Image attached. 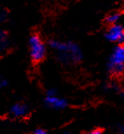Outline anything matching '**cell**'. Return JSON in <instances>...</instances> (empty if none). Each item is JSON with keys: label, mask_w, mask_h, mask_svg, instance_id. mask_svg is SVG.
Here are the masks:
<instances>
[{"label": "cell", "mask_w": 124, "mask_h": 134, "mask_svg": "<svg viewBox=\"0 0 124 134\" xmlns=\"http://www.w3.org/2000/svg\"><path fill=\"white\" fill-rule=\"evenodd\" d=\"M105 36L107 40L111 42L124 45V27L118 23L110 25L106 32Z\"/></svg>", "instance_id": "277c9868"}, {"label": "cell", "mask_w": 124, "mask_h": 134, "mask_svg": "<svg viewBox=\"0 0 124 134\" xmlns=\"http://www.w3.org/2000/svg\"><path fill=\"white\" fill-rule=\"evenodd\" d=\"M11 113L13 117L16 118L25 117L28 113V107L23 103H16L11 107Z\"/></svg>", "instance_id": "8992f818"}, {"label": "cell", "mask_w": 124, "mask_h": 134, "mask_svg": "<svg viewBox=\"0 0 124 134\" xmlns=\"http://www.w3.org/2000/svg\"><path fill=\"white\" fill-rule=\"evenodd\" d=\"M7 85V81L4 79V77H2L1 75H0V88L5 87Z\"/></svg>", "instance_id": "9c48e42d"}, {"label": "cell", "mask_w": 124, "mask_h": 134, "mask_svg": "<svg viewBox=\"0 0 124 134\" xmlns=\"http://www.w3.org/2000/svg\"><path fill=\"white\" fill-rule=\"evenodd\" d=\"M121 97H122L124 100V93H121Z\"/></svg>", "instance_id": "5bb4252c"}, {"label": "cell", "mask_w": 124, "mask_h": 134, "mask_svg": "<svg viewBox=\"0 0 124 134\" xmlns=\"http://www.w3.org/2000/svg\"><path fill=\"white\" fill-rule=\"evenodd\" d=\"M4 19H5V15L4 14H0V22H3Z\"/></svg>", "instance_id": "4fadbf2b"}, {"label": "cell", "mask_w": 124, "mask_h": 134, "mask_svg": "<svg viewBox=\"0 0 124 134\" xmlns=\"http://www.w3.org/2000/svg\"><path fill=\"white\" fill-rule=\"evenodd\" d=\"M34 134H47L46 131H45L44 130H41V129H39V130H37L35 131Z\"/></svg>", "instance_id": "7c38bea8"}, {"label": "cell", "mask_w": 124, "mask_h": 134, "mask_svg": "<svg viewBox=\"0 0 124 134\" xmlns=\"http://www.w3.org/2000/svg\"><path fill=\"white\" fill-rule=\"evenodd\" d=\"M108 70L111 75H119L124 70V45L118 44L114 47L108 62Z\"/></svg>", "instance_id": "7a4b0ae2"}, {"label": "cell", "mask_w": 124, "mask_h": 134, "mask_svg": "<svg viewBox=\"0 0 124 134\" xmlns=\"http://www.w3.org/2000/svg\"><path fill=\"white\" fill-rule=\"evenodd\" d=\"M61 134H69L68 132H63V133H61Z\"/></svg>", "instance_id": "9a60e30c"}, {"label": "cell", "mask_w": 124, "mask_h": 134, "mask_svg": "<svg viewBox=\"0 0 124 134\" xmlns=\"http://www.w3.org/2000/svg\"><path fill=\"white\" fill-rule=\"evenodd\" d=\"M117 130L120 134H124V124H121V125H118Z\"/></svg>", "instance_id": "30bf717a"}, {"label": "cell", "mask_w": 124, "mask_h": 134, "mask_svg": "<svg viewBox=\"0 0 124 134\" xmlns=\"http://www.w3.org/2000/svg\"><path fill=\"white\" fill-rule=\"evenodd\" d=\"M121 19V14L118 13V12H113V13L109 14L107 17V22L109 25H113V24H116L118 23V21Z\"/></svg>", "instance_id": "52a82bcc"}, {"label": "cell", "mask_w": 124, "mask_h": 134, "mask_svg": "<svg viewBox=\"0 0 124 134\" xmlns=\"http://www.w3.org/2000/svg\"><path fill=\"white\" fill-rule=\"evenodd\" d=\"M7 45H8V39H7L6 34L4 32L0 31V53L6 48Z\"/></svg>", "instance_id": "ba28073f"}, {"label": "cell", "mask_w": 124, "mask_h": 134, "mask_svg": "<svg viewBox=\"0 0 124 134\" xmlns=\"http://www.w3.org/2000/svg\"><path fill=\"white\" fill-rule=\"evenodd\" d=\"M49 46L57 53V58L63 64L77 63L82 59V52L77 44L71 41L52 40Z\"/></svg>", "instance_id": "6da1fadb"}, {"label": "cell", "mask_w": 124, "mask_h": 134, "mask_svg": "<svg viewBox=\"0 0 124 134\" xmlns=\"http://www.w3.org/2000/svg\"><path fill=\"white\" fill-rule=\"evenodd\" d=\"M45 103L48 107L56 110H62L67 106V100L57 96V92L55 90H50L46 93Z\"/></svg>", "instance_id": "5b68a950"}, {"label": "cell", "mask_w": 124, "mask_h": 134, "mask_svg": "<svg viewBox=\"0 0 124 134\" xmlns=\"http://www.w3.org/2000/svg\"><path fill=\"white\" fill-rule=\"evenodd\" d=\"M102 130H100V129H95V130L91 131H89V132H87L86 134H102Z\"/></svg>", "instance_id": "8fae6325"}, {"label": "cell", "mask_w": 124, "mask_h": 134, "mask_svg": "<svg viewBox=\"0 0 124 134\" xmlns=\"http://www.w3.org/2000/svg\"><path fill=\"white\" fill-rule=\"evenodd\" d=\"M30 54L34 62H40L45 58L46 47L39 35L35 34L30 38Z\"/></svg>", "instance_id": "3957f363"}]
</instances>
